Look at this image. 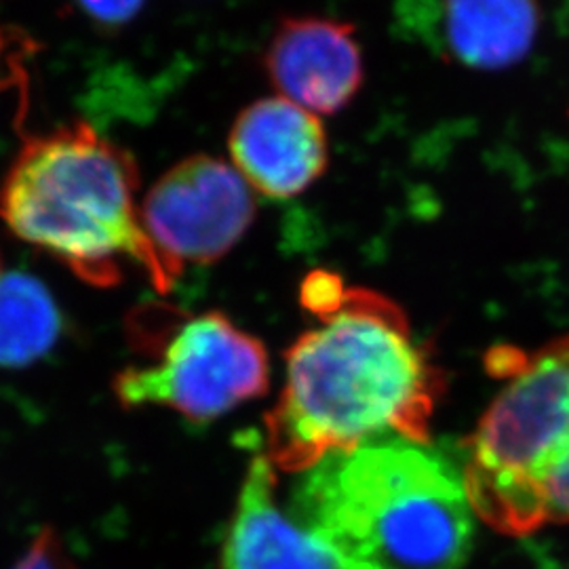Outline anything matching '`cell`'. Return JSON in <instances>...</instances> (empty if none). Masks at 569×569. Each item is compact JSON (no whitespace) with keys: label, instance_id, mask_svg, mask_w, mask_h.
Here are the masks:
<instances>
[{"label":"cell","instance_id":"6da1fadb","mask_svg":"<svg viewBox=\"0 0 569 569\" xmlns=\"http://www.w3.org/2000/svg\"><path fill=\"white\" fill-rule=\"evenodd\" d=\"M287 352L284 387L266 416V458L306 472L376 441L425 446L441 373L406 312L378 291L346 287Z\"/></svg>","mask_w":569,"mask_h":569},{"label":"cell","instance_id":"7a4b0ae2","mask_svg":"<svg viewBox=\"0 0 569 569\" xmlns=\"http://www.w3.org/2000/svg\"><path fill=\"white\" fill-rule=\"evenodd\" d=\"M289 512L345 569H460L475 512L456 472L420 443L388 439L302 472Z\"/></svg>","mask_w":569,"mask_h":569},{"label":"cell","instance_id":"3957f363","mask_svg":"<svg viewBox=\"0 0 569 569\" xmlns=\"http://www.w3.org/2000/svg\"><path fill=\"white\" fill-rule=\"evenodd\" d=\"M140 169L87 122L28 138L0 182V220L84 283L114 287L140 266L157 291L176 279L142 224Z\"/></svg>","mask_w":569,"mask_h":569},{"label":"cell","instance_id":"277c9868","mask_svg":"<svg viewBox=\"0 0 569 569\" xmlns=\"http://www.w3.org/2000/svg\"><path fill=\"white\" fill-rule=\"evenodd\" d=\"M489 366L505 387L468 439L470 509L507 536L569 523V336L529 355L500 346Z\"/></svg>","mask_w":569,"mask_h":569},{"label":"cell","instance_id":"5b68a950","mask_svg":"<svg viewBox=\"0 0 569 569\" xmlns=\"http://www.w3.org/2000/svg\"><path fill=\"white\" fill-rule=\"evenodd\" d=\"M131 333L133 346L150 355V361L127 367L114 378L124 407H164L207 422L268 388L264 346L222 312L143 308L131 319Z\"/></svg>","mask_w":569,"mask_h":569},{"label":"cell","instance_id":"8992f818","mask_svg":"<svg viewBox=\"0 0 569 569\" xmlns=\"http://www.w3.org/2000/svg\"><path fill=\"white\" fill-rule=\"evenodd\" d=\"M256 197L232 163L194 154L163 173L142 201V224L173 279L186 264H213L243 241Z\"/></svg>","mask_w":569,"mask_h":569},{"label":"cell","instance_id":"52a82bcc","mask_svg":"<svg viewBox=\"0 0 569 569\" xmlns=\"http://www.w3.org/2000/svg\"><path fill=\"white\" fill-rule=\"evenodd\" d=\"M228 150L239 176L268 199L302 194L329 163L321 119L279 96L244 108L230 129Z\"/></svg>","mask_w":569,"mask_h":569},{"label":"cell","instance_id":"ba28073f","mask_svg":"<svg viewBox=\"0 0 569 569\" xmlns=\"http://www.w3.org/2000/svg\"><path fill=\"white\" fill-rule=\"evenodd\" d=\"M264 70L279 98L317 117L346 108L366 77L355 26L317 16L284 18L277 26Z\"/></svg>","mask_w":569,"mask_h":569},{"label":"cell","instance_id":"9c48e42d","mask_svg":"<svg viewBox=\"0 0 569 569\" xmlns=\"http://www.w3.org/2000/svg\"><path fill=\"white\" fill-rule=\"evenodd\" d=\"M222 569H345L336 550L277 500L268 458L247 470L222 549Z\"/></svg>","mask_w":569,"mask_h":569},{"label":"cell","instance_id":"30bf717a","mask_svg":"<svg viewBox=\"0 0 569 569\" xmlns=\"http://www.w3.org/2000/svg\"><path fill=\"white\" fill-rule=\"evenodd\" d=\"M536 0H446V37L458 60L500 70L526 58L538 34Z\"/></svg>","mask_w":569,"mask_h":569},{"label":"cell","instance_id":"8fae6325","mask_svg":"<svg viewBox=\"0 0 569 569\" xmlns=\"http://www.w3.org/2000/svg\"><path fill=\"white\" fill-rule=\"evenodd\" d=\"M60 308L44 284L23 272L0 277V367L42 359L61 336Z\"/></svg>","mask_w":569,"mask_h":569},{"label":"cell","instance_id":"7c38bea8","mask_svg":"<svg viewBox=\"0 0 569 569\" xmlns=\"http://www.w3.org/2000/svg\"><path fill=\"white\" fill-rule=\"evenodd\" d=\"M13 569H77V566L63 547L60 536L53 529L44 528L30 542Z\"/></svg>","mask_w":569,"mask_h":569},{"label":"cell","instance_id":"4fadbf2b","mask_svg":"<svg viewBox=\"0 0 569 569\" xmlns=\"http://www.w3.org/2000/svg\"><path fill=\"white\" fill-rule=\"evenodd\" d=\"M146 0H74L89 20L103 26H122L142 11Z\"/></svg>","mask_w":569,"mask_h":569}]
</instances>
